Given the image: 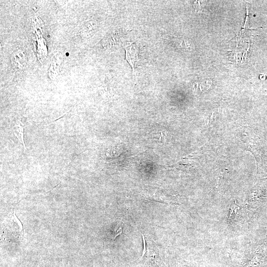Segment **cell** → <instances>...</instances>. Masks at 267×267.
<instances>
[{
    "label": "cell",
    "instance_id": "obj_1",
    "mask_svg": "<svg viewBox=\"0 0 267 267\" xmlns=\"http://www.w3.org/2000/svg\"><path fill=\"white\" fill-rule=\"evenodd\" d=\"M137 261L140 267H164L158 252L154 250H147L142 253L141 257Z\"/></svg>",
    "mask_w": 267,
    "mask_h": 267
},
{
    "label": "cell",
    "instance_id": "obj_2",
    "mask_svg": "<svg viewBox=\"0 0 267 267\" xmlns=\"http://www.w3.org/2000/svg\"><path fill=\"white\" fill-rule=\"evenodd\" d=\"M11 62L14 69L17 71L24 70L27 65V57L24 49L17 47L12 52Z\"/></svg>",
    "mask_w": 267,
    "mask_h": 267
},
{
    "label": "cell",
    "instance_id": "obj_3",
    "mask_svg": "<svg viewBox=\"0 0 267 267\" xmlns=\"http://www.w3.org/2000/svg\"><path fill=\"white\" fill-rule=\"evenodd\" d=\"M98 26L97 21L93 18L84 21L81 27V35L83 39L91 37L96 31Z\"/></svg>",
    "mask_w": 267,
    "mask_h": 267
},
{
    "label": "cell",
    "instance_id": "obj_4",
    "mask_svg": "<svg viewBox=\"0 0 267 267\" xmlns=\"http://www.w3.org/2000/svg\"><path fill=\"white\" fill-rule=\"evenodd\" d=\"M126 59L134 71L135 65L139 59L138 49L134 44L128 45L125 47Z\"/></svg>",
    "mask_w": 267,
    "mask_h": 267
},
{
    "label": "cell",
    "instance_id": "obj_5",
    "mask_svg": "<svg viewBox=\"0 0 267 267\" xmlns=\"http://www.w3.org/2000/svg\"><path fill=\"white\" fill-rule=\"evenodd\" d=\"M62 59V54L60 52H58L52 56L48 71V76L51 79H54L58 75L59 67Z\"/></svg>",
    "mask_w": 267,
    "mask_h": 267
},
{
    "label": "cell",
    "instance_id": "obj_6",
    "mask_svg": "<svg viewBox=\"0 0 267 267\" xmlns=\"http://www.w3.org/2000/svg\"><path fill=\"white\" fill-rule=\"evenodd\" d=\"M11 130L21 144L23 146L25 150L27 149L24 141V124L22 120L16 119L11 126Z\"/></svg>",
    "mask_w": 267,
    "mask_h": 267
},
{
    "label": "cell",
    "instance_id": "obj_7",
    "mask_svg": "<svg viewBox=\"0 0 267 267\" xmlns=\"http://www.w3.org/2000/svg\"><path fill=\"white\" fill-rule=\"evenodd\" d=\"M123 226L124 224L122 222H119L114 226V229L112 230V232H113V239L122 232Z\"/></svg>",
    "mask_w": 267,
    "mask_h": 267
}]
</instances>
